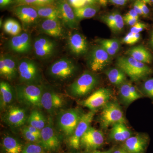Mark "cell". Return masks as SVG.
Segmentation results:
<instances>
[{
  "instance_id": "cell-1",
  "label": "cell",
  "mask_w": 153,
  "mask_h": 153,
  "mask_svg": "<svg viewBox=\"0 0 153 153\" xmlns=\"http://www.w3.org/2000/svg\"><path fill=\"white\" fill-rule=\"evenodd\" d=\"M116 65L135 82L147 78L153 73L152 68L130 56L118 57Z\"/></svg>"
},
{
  "instance_id": "cell-2",
  "label": "cell",
  "mask_w": 153,
  "mask_h": 153,
  "mask_svg": "<svg viewBox=\"0 0 153 153\" xmlns=\"http://www.w3.org/2000/svg\"><path fill=\"white\" fill-rule=\"evenodd\" d=\"M44 88L39 84H23L16 88L17 98L20 103L27 106L41 108Z\"/></svg>"
},
{
  "instance_id": "cell-3",
  "label": "cell",
  "mask_w": 153,
  "mask_h": 153,
  "mask_svg": "<svg viewBox=\"0 0 153 153\" xmlns=\"http://www.w3.org/2000/svg\"><path fill=\"white\" fill-rule=\"evenodd\" d=\"M78 108L62 111L57 115V127L65 135L70 137L74 132L82 114Z\"/></svg>"
},
{
  "instance_id": "cell-4",
  "label": "cell",
  "mask_w": 153,
  "mask_h": 153,
  "mask_svg": "<svg viewBox=\"0 0 153 153\" xmlns=\"http://www.w3.org/2000/svg\"><path fill=\"white\" fill-rule=\"evenodd\" d=\"M98 82V78L93 73L85 71L71 83L68 90L74 97H82L91 92Z\"/></svg>"
},
{
  "instance_id": "cell-5",
  "label": "cell",
  "mask_w": 153,
  "mask_h": 153,
  "mask_svg": "<svg viewBox=\"0 0 153 153\" xmlns=\"http://www.w3.org/2000/svg\"><path fill=\"white\" fill-rule=\"evenodd\" d=\"M18 74L23 84H39L41 79L38 65L33 60L22 59L18 63Z\"/></svg>"
},
{
  "instance_id": "cell-6",
  "label": "cell",
  "mask_w": 153,
  "mask_h": 153,
  "mask_svg": "<svg viewBox=\"0 0 153 153\" xmlns=\"http://www.w3.org/2000/svg\"><path fill=\"white\" fill-rule=\"evenodd\" d=\"M99 122L103 128H108L118 123H125L123 111L119 104L116 102H108L103 107Z\"/></svg>"
},
{
  "instance_id": "cell-7",
  "label": "cell",
  "mask_w": 153,
  "mask_h": 153,
  "mask_svg": "<svg viewBox=\"0 0 153 153\" xmlns=\"http://www.w3.org/2000/svg\"><path fill=\"white\" fill-rule=\"evenodd\" d=\"M76 67L74 62L67 58L56 60L50 66L48 73L52 78L60 80H67L75 74Z\"/></svg>"
},
{
  "instance_id": "cell-8",
  "label": "cell",
  "mask_w": 153,
  "mask_h": 153,
  "mask_svg": "<svg viewBox=\"0 0 153 153\" xmlns=\"http://www.w3.org/2000/svg\"><path fill=\"white\" fill-rule=\"evenodd\" d=\"M110 55L100 46L94 47L88 58V65L94 72L102 71L110 63Z\"/></svg>"
},
{
  "instance_id": "cell-9",
  "label": "cell",
  "mask_w": 153,
  "mask_h": 153,
  "mask_svg": "<svg viewBox=\"0 0 153 153\" xmlns=\"http://www.w3.org/2000/svg\"><path fill=\"white\" fill-rule=\"evenodd\" d=\"M94 115V111H92L82 114L74 132L68 139V142L71 147L75 149H79L81 137L90 127Z\"/></svg>"
},
{
  "instance_id": "cell-10",
  "label": "cell",
  "mask_w": 153,
  "mask_h": 153,
  "mask_svg": "<svg viewBox=\"0 0 153 153\" xmlns=\"http://www.w3.org/2000/svg\"><path fill=\"white\" fill-rule=\"evenodd\" d=\"M112 95V91L108 88H101L96 91L84 100L80 102L82 106L92 111L103 107L108 102Z\"/></svg>"
},
{
  "instance_id": "cell-11",
  "label": "cell",
  "mask_w": 153,
  "mask_h": 153,
  "mask_svg": "<svg viewBox=\"0 0 153 153\" xmlns=\"http://www.w3.org/2000/svg\"><path fill=\"white\" fill-rule=\"evenodd\" d=\"M3 115V119L8 125L17 128L25 124L28 120L26 110L16 105H9Z\"/></svg>"
},
{
  "instance_id": "cell-12",
  "label": "cell",
  "mask_w": 153,
  "mask_h": 153,
  "mask_svg": "<svg viewBox=\"0 0 153 153\" xmlns=\"http://www.w3.org/2000/svg\"><path fill=\"white\" fill-rule=\"evenodd\" d=\"M59 19L67 27L75 30L78 27V20L76 19L74 9L67 0H59L57 4Z\"/></svg>"
},
{
  "instance_id": "cell-13",
  "label": "cell",
  "mask_w": 153,
  "mask_h": 153,
  "mask_svg": "<svg viewBox=\"0 0 153 153\" xmlns=\"http://www.w3.org/2000/svg\"><path fill=\"white\" fill-rule=\"evenodd\" d=\"M40 142L43 148L48 151L56 150L60 146V138L51 121L41 131Z\"/></svg>"
},
{
  "instance_id": "cell-14",
  "label": "cell",
  "mask_w": 153,
  "mask_h": 153,
  "mask_svg": "<svg viewBox=\"0 0 153 153\" xmlns=\"http://www.w3.org/2000/svg\"><path fill=\"white\" fill-rule=\"evenodd\" d=\"M104 137L102 132L89 127L80 140V146L89 150H95L103 144Z\"/></svg>"
},
{
  "instance_id": "cell-15",
  "label": "cell",
  "mask_w": 153,
  "mask_h": 153,
  "mask_svg": "<svg viewBox=\"0 0 153 153\" xmlns=\"http://www.w3.org/2000/svg\"><path fill=\"white\" fill-rule=\"evenodd\" d=\"M149 140L148 135L139 134L130 137L125 141L123 148L129 153H145Z\"/></svg>"
},
{
  "instance_id": "cell-16",
  "label": "cell",
  "mask_w": 153,
  "mask_h": 153,
  "mask_svg": "<svg viewBox=\"0 0 153 153\" xmlns=\"http://www.w3.org/2000/svg\"><path fill=\"white\" fill-rule=\"evenodd\" d=\"M42 107L50 113H53L63 106L64 100L63 97L53 91L44 88L41 100Z\"/></svg>"
},
{
  "instance_id": "cell-17",
  "label": "cell",
  "mask_w": 153,
  "mask_h": 153,
  "mask_svg": "<svg viewBox=\"0 0 153 153\" xmlns=\"http://www.w3.org/2000/svg\"><path fill=\"white\" fill-rule=\"evenodd\" d=\"M33 48L37 57L40 59H47L52 56L55 52L56 44L49 38L39 37L35 39Z\"/></svg>"
},
{
  "instance_id": "cell-18",
  "label": "cell",
  "mask_w": 153,
  "mask_h": 153,
  "mask_svg": "<svg viewBox=\"0 0 153 153\" xmlns=\"http://www.w3.org/2000/svg\"><path fill=\"white\" fill-rule=\"evenodd\" d=\"M18 74V63L9 55H2L0 58V74L7 80L15 79Z\"/></svg>"
},
{
  "instance_id": "cell-19",
  "label": "cell",
  "mask_w": 153,
  "mask_h": 153,
  "mask_svg": "<svg viewBox=\"0 0 153 153\" xmlns=\"http://www.w3.org/2000/svg\"><path fill=\"white\" fill-rule=\"evenodd\" d=\"M68 45L71 53L76 56L84 55L88 50V44L86 38L78 33H73L69 35Z\"/></svg>"
},
{
  "instance_id": "cell-20",
  "label": "cell",
  "mask_w": 153,
  "mask_h": 153,
  "mask_svg": "<svg viewBox=\"0 0 153 153\" xmlns=\"http://www.w3.org/2000/svg\"><path fill=\"white\" fill-rule=\"evenodd\" d=\"M14 13L25 26L36 24L40 17L34 7L27 5H20L16 7Z\"/></svg>"
},
{
  "instance_id": "cell-21",
  "label": "cell",
  "mask_w": 153,
  "mask_h": 153,
  "mask_svg": "<svg viewBox=\"0 0 153 153\" xmlns=\"http://www.w3.org/2000/svg\"><path fill=\"white\" fill-rule=\"evenodd\" d=\"M10 49L16 52L25 53L29 52L31 48V38L26 33L14 36L9 41Z\"/></svg>"
},
{
  "instance_id": "cell-22",
  "label": "cell",
  "mask_w": 153,
  "mask_h": 153,
  "mask_svg": "<svg viewBox=\"0 0 153 153\" xmlns=\"http://www.w3.org/2000/svg\"><path fill=\"white\" fill-rule=\"evenodd\" d=\"M41 31L48 36L60 38L63 36V30L59 20L46 19L41 23Z\"/></svg>"
},
{
  "instance_id": "cell-23",
  "label": "cell",
  "mask_w": 153,
  "mask_h": 153,
  "mask_svg": "<svg viewBox=\"0 0 153 153\" xmlns=\"http://www.w3.org/2000/svg\"><path fill=\"white\" fill-rule=\"evenodd\" d=\"M131 132L125 123H118L112 126L109 133L111 139L117 142H125L131 137Z\"/></svg>"
},
{
  "instance_id": "cell-24",
  "label": "cell",
  "mask_w": 153,
  "mask_h": 153,
  "mask_svg": "<svg viewBox=\"0 0 153 153\" xmlns=\"http://www.w3.org/2000/svg\"><path fill=\"white\" fill-rule=\"evenodd\" d=\"M127 54L138 61L146 64H151L153 61V56L150 52L141 45L129 49Z\"/></svg>"
},
{
  "instance_id": "cell-25",
  "label": "cell",
  "mask_w": 153,
  "mask_h": 153,
  "mask_svg": "<svg viewBox=\"0 0 153 153\" xmlns=\"http://www.w3.org/2000/svg\"><path fill=\"white\" fill-rule=\"evenodd\" d=\"M14 91L10 84L5 81L0 83V105L1 109H5L10 105L14 99Z\"/></svg>"
},
{
  "instance_id": "cell-26",
  "label": "cell",
  "mask_w": 153,
  "mask_h": 153,
  "mask_svg": "<svg viewBox=\"0 0 153 153\" xmlns=\"http://www.w3.org/2000/svg\"><path fill=\"white\" fill-rule=\"evenodd\" d=\"M2 146L5 153H22L23 145L16 139L10 136L4 137Z\"/></svg>"
},
{
  "instance_id": "cell-27",
  "label": "cell",
  "mask_w": 153,
  "mask_h": 153,
  "mask_svg": "<svg viewBox=\"0 0 153 153\" xmlns=\"http://www.w3.org/2000/svg\"><path fill=\"white\" fill-rule=\"evenodd\" d=\"M105 74L110 82L115 85L120 86L126 81V74L119 68H110Z\"/></svg>"
},
{
  "instance_id": "cell-28",
  "label": "cell",
  "mask_w": 153,
  "mask_h": 153,
  "mask_svg": "<svg viewBox=\"0 0 153 153\" xmlns=\"http://www.w3.org/2000/svg\"><path fill=\"white\" fill-rule=\"evenodd\" d=\"M98 10V7L95 4L88 5L74 9V13L78 20L92 18L95 16Z\"/></svg>"
},
{
  "instance_id": "cell-29",
  "label": "cell",
  "mask_w": 153,
  "mask_h": 153,
  "mask_svg": "<svg viewBox=\"0 0 153 153\" xmlns=\"http://www.w3.org/2000/svg\"><path fill=\"white\" fill-rule=\"evenodd\" d=\"M27 122L29 125L35 127L41 131L47 124L44 115L37 110H34L31 113L28 117Z\"/></svg>"
},
{
  "instance_id": "cell-30",
  "label": "cell",
  "mask_w": 153,
  "mask_h": 153,
  "mask_svg": "<svg viewBox=\"0 0 153 153\" xmlns=\"http://www.w3.org/2000/svg\"><path fill=\"white\" fill-rule=\"evenodd\" d=\"M49 5L35 7H34L38 12L40 17L48 19L60 20L56 7Z\"/></svg>"
},
{
  "instance_id": "cell-31",
  "label": "cell",
  "mask_w": 153,
  "mask_h": 153,
  "mask_svg": "<svg viewBox=\"0 0 153 153\" xmlns=\"http://www.w3.org/2000/svg\"><path fill=\"white\" fill-rule=\"evenodd\" d=\"M131 82L126 81L120 86V95L122 100L126 105L130 104L133 102L131 93Z\"/></svg>"
},
{
  "instance_id": "cell-32",
  "label": "cell",
  "mask_w": 153,
  "mask_h": 153,
  "mask_svg": "<svg viewBox=\"0 0 153 153\" xmlns=\"http://www.w3.org/2000/svg\"><path fill=\"white\" fill-rule=\"evenodd\" d=\"M114 21L110 29L113 33H119L123 30L124 26L125 23L123 18L118 12H114Z\"/></svg>"
},
{
  "instance_id": "cell-33",
  "label": "cell",
  "mask_w": 153,
  "mask_h": 153,
  "mask_svg": "<svg viewBox=\"0 0 153 153\" xmlns=\"http://www.w3.org/2000/svg\"><path fill=\"white\" fill-rule=\"evenodd\" d=\"M142 88L145 95L149 97L153 101V78L146 80L143 84Z\"/></svg>"
},
{
  "instance_id": "cell-34",
  "label": "cell",
  "mask_w": 153,
  "mask_h": 153,
  "mask_svg": "<svg viewBox=\"0 0 153 153\" xmlns=\"http://www.w3.org/2000/svg\"><path fill=\"white\" fill-rule=\"evenodd\" d=\"M70 5L74 8H78L88 5L95 4L96 0H67Z\"/></svg>"
},
{
  "instance_id": "cell-35",
  "label": "cell",
  "mask_w": 153,
  "mask_h": 153,
  "mask_svg": "<svg viewBox=\"0 0 153 153\" xmlns=\"http://www.w3.org/2000/svg\"><path fill=\"white\" fill-rule=\"evenodd\" d=\"M44 149L41 145L29 144L23 148L22 153H44Z\"/></svg>"
},
{
  "instance_id": "cell-36",
  "label": "cell",
  "mask_w": 153,
  "mask_h": 153,
  "mask_svg": "<svg viewBox=\"0 0 153 153\" xmlns=\"http://www.w3.org/2000/svg\"><path fill=\"white\" fill-rule=\"evenodd\" d=\"M22 133L25 139L30 142H37L40 141L41 138L30 132L26 127L23 128Z\"/></svg>"
},
{
  "instance_id": "cell-37",
  "label": "cell",
  "mask_w": 153,
  "mask_h": 153,
  "mask_svg": "<svg viewBox=\"0 0 153 153\" xmlns=\"http://www.w3.org/2000/svg\"><path fill=\"white\" fill-rule=\"evenodd\" d=\"M97 42L99 44L100 46L102 47L110 56H114L117 53L115 50L111 48L108 44L105 43L103 41V39H97Z\"/></svg>"
},
{
  "instance_id": "cell-38",
  "label": "cell",
  "mask_w": 153,
  "mask_h": 153,
  "mask_svg": "<svg viewBox=\"0 0 153 153\" xmlns=\"http://www.w3.org/2000/svg\"><path fill=\"white\" fill-rule=\"evenodd\" d=\"M103 40L117 52L119 51L120 47V43L117 39H103Z\"/></svg>"
},
{
  "instance_id": "cell-39",
  "label": "cell",
  "mask_w": 153,
  "mask_h": 153,
  "mask_svg": "<svg viewBox=\"0 0 153 153\" xmlns=\"http://www.w3.org/2000/svg\"><path fill=\"white\" fill-rule=\"evenodd\" d=\"M147 25L144 23L138 22L134 25L131 27L130 32L134 34L140 33L147 28Z\"/></svg>"
},
{
  "instance_id": "cell-40",
  "label": "cell",
  "mask_w": 153,
  "mask_h": 153,
  "mask_svg": "<svg viewBox=\"0 0 153 153\" xmlns=\"http://www.w3.org/2000/svg\"><path fill=\"white\" fill-rule=\"evenodd\" d=\"M102 20L110 29L113 25L114 21V13L103 16L102 18Z\"/></svg>"
},
{
  "instance_id": "cell-41",
  "label": "cell",
  "mask_w": 153,
  "mask_h": 153,
  "mask_svg": "<svg viewBox=\"0 0 153 153\" xmlns=\"http://www.w3.org/2000/svg\"><path fill=\"white\" fill-rule=\"evenodd\" d=\"M15 21L14 19H9L5 22L4 25V30L6 33L10 35Z\"/></svg>"
},
{
  "instance_id": "cell-42",
  "label": "cell",
  "mask_w": 153,
  "mask_h": 153,
  "mask_svg": "<svg viewBox=\"0 0 153 153\" xmlns=\"http://www.w3.org/2000/svg\"><path fill=\"white\" fill-rule=\"evenodd\" d=\"M130 91L133 101H135L142 97V96L138 93L136 88L133 86L131 83L130 86Z\"/></svg>"
},
{
  "instance_id": "cell-43",
  "label": "cell",
  "mask_w": 153,
  "mask_h": 153,
  "mask_svg": "<svg viewBox=\"0 0 153 153\" xmlns=\"http://www.w3.org/2000/svg\"><path fill=\"white\" fill-rule=\"evenodd\" d=\"M21 31H22V28H21V25L19 24V22H17V21H15L10 35L14 36H18L20 34Z\"/></svg>"
},
{
  "instance_id": "cell-44",
  "label": "cell",
  "mask_w": 153,
  "mask_h": 153,
  "mask_svg": "<svg viewBox=\"0 0 153 153\" xmlns=\"http://www.w3.org/2000/svg\"><path fill=\"white\" fill-rule=\"evenodd\" d=\"M134 34L130 32L123 38L122 42L124 44L128 45H133V38Z\"/></svg>"
},
{
  "instance_id": "cell-45",
  "label": "cell",
  "mask_w": 153,
  "mask_h": 153,
  "mask_svg": "<svg viewBox=\"0 0 153 153\" xmlns=\"http://www.w3.org/2000/svg\"><path fill=\"white\" fill-rule=\"evenodd\" d=\"M124 21V23L128 26H133L135 25L136 23L138 22V19L136 18H126V17H123Z\"/></svg>"
},
{
  "instance_id": "cell-46",
  "label": "cell",
  "mask_w": 153,
  "mask_h": 153,
  "mask_svg": "<svg viewBox=\"0 0 153 153\" xmlns=\"http://www.w3.org/2000/svg\"><path fill=\"white\" fill-rule=\"evenodd\" d=\"M140 4L141 8L142 11L143 16H147L149 13V10L146 4H145L141 0L140 1Z\"/></svg>"
},
{
  "instance_id": "cell-47",
  "label": "cell",
  "mask_w": 153,
  "mask_h": 153,
  "mask_svg": "<svg viewBox=\"0 0 153 153\" xmlns=\"http://www.w3.org/2000/svg\"><path fill=\"white\" fill-rule=\"evenodd\" d=\"M140 0H136L135 1L134 4L133 9L139 15H143L142 11L141 8L140 4Z\"/></svg>"
},
{
  "instance_id": "cell-48",
  "label": "cell",
  "mask_w": 153,
  "mask_h": 153,
  "mask_svg": "<svg viewBox=\"0 0 153 153\" xmlns=\"http://www.w3.org/2000/svg\"><path fill=\"white\" fill-rule=\"evenodd\" d=\"M54 1L55 0H38L36 5L34 7L49 5Z\"/></svg>"
},
{
  "instance_id": "cell-49",
  "label": "cell",
  "mask_w": 153,
  "mask_h": 153,
  "mask_svg": "<svg viewBox=\"0 0 153 153\" xmlns=\"http://www.w3.org/2000/svg\"><path fill=\"white\" fill-rule=\"evenodd\" d=\"M29 130L30 132L40 137L41 138V131L38 129L36 128L35 127L29 125L28 126L26 127Z\"/></svg>"
},
{
  "instance_id": "cell-50",
  "label": "cell",
  "mask_w": 153,
  "mask_h": 153,
  "mask_svg": "<svg viewBox=\"0 0 153 153\" xmlns=\"http://www.w3.org/2000/svg\"><path fill=\"white\" fill-rule=\"evenodd\" d=\"M38 0H22L19 4L20 5H27L35 6Z\"/></svg>"
},
{
  "instance_id": "cell-51",
  "label": "cell",
  "mask_w": 153,
  "mask_h": 153,
  "mask_svg": "<svg viewBox=\"0 0 153 153\" xmlns=\"http://www.w3.org/2000/svg\"><path fill=\"white\" fill-rule=\"evenodd\" d=\"M124 17L129 18H136V19H139L138 14L137 13L134 9L130 10Z\"/></svg>"
},
{
  "instance_id": "cell-52",
  "label": "cell",
  "mask_w": 153,
  "mask_h": 153,
  "mask_svg": "<svg viewBox=\"0 0 153 153\" xmlns=\"http://www.w3.org/2000/svg\"><path fill=\"white\" fill-rule=\"evenodd\" d=\"M109 1L112 4L120 6L124 5L126 2L125 0H109Z\"/></svg>"
},
{
  "instance_id": "cell-53",
  "label": "cell",
  "mask_w": 153,
  "mask_h": 153,
  "mask_svg": "<svg viewBox=\"0 0 153 153\" xmlns=\"http://www.w3.org/2000/svg\"><path fill=\"white\" fill-rule=\"evenodd\" d=\"M140 38L141 36L140 33L134 34L133 38V45L136 44L138 41H139Z\"/></svg>"
},
{
  "instance_id": "cell-54",
  "label": "cell",
  "mask_w": 153,
  "mask_h": 153,
  "mask_svg": "<svg viewBox=\"0 0 153 153\" xmlns=\"http://www.w3.org/2000/svg\"><path fill=\"white\" fill-rule=\"evenodd\" d=\"M12 0H0V6L1 7L8 5L12 1Z\"/></svg>"
},
{
  "instance_id": "cell-55",
  "label": "cell",
  "mask_w": 153,
  "mask_h": 153,
  "mask_svg": "<svg viewBox=\"0 0 153 153\" xmlns=\"http://www.w3.org/2000/svg\"><path fill=\"white\" fill-rule=\"evenodd\" d=\"M112 153H129L123 148H120L114 150Z\"/></svg>"
},
{
  "instance_id": "cell-56",
  "label": "cell",
  "mask_w": 153,
  "mask_h": 153,
  "mask_svg": "<svg viewBox=\"0 0 153 153\" xmlns=\"http://www.w3.org/2000/svg\"><path fill=\"white\" fill-rule=\"evenodd\" d=\"M96 1L100 5L103 7H106L107 4L108 0H96Z\"/></svg>"
},
{
  "instance_id": "cell-57",
  "label": "cell",
  "mask_w": 153,
  "mask_h": 153,
  "mask_svg": "<svg viewBox=\"0 0 153 153\" xmlns=\"http://www.w3.org/2000/svg\"><path fill=\"white\" fill-rule=\"evenodd\" d=\"M113 151L114 150L113 149H110L108 151H105V152H100V151L94 150L91 153H112Z\"/></svg>"
},
{
  "instance_id": "cell-58",
  "label": "cell",
  "mask_w": 153,
  "mask_h": 153,
  "mask_svg": "<svg viewBox=\"0 0 153 153\" xmlns=\"http://www.w3.org/2000/svg\"><path fill=\"white\" fill-rule=\"evenodd\" d=\"M150 43L151 46H152L153 49V31H152V34H151L150 41Z\"/></svg>"
},
{
  "instance_id": "cell-59",
  "label": "cell",
  "mask_w": 153,
  "mask_h": 153,
  "mask_svg": "<svg viewBox=\"0 0 153 153\" xmlns=\"http://www.w3.org/2000/svg\"><path fill=\"white\" fill-rule=\"evenodd\" d=\"M141 1L146 4H150V3L152 2L151 0H141Z\"/></svg>"
},
{
  "instance_id": "cell-60",
  "label": "cell",
  "mask_w": 153,
  "mask_h": 153,
  "mask_svg": "<svg viewBox=\"0 0 153 153\" xmlns=\"http://www.w3.org/2000/svg\"><path fill=\"white\" fill-rule=\"evenodd\" d=\"M22 1V0H16L17 2L18 3V4H19V3H20V2L21 1Z\"/></svg>"
},
{
  "instance_id": "cell-61",
  "label": "cell",
  "mask_w": 153,
  "mask_h": 153,
  "mask_svg": "<svg viewBox=\"0 0 153 153\" xmlns=\"http://www.w3.org/2000/svg\"><path fill=\"white\" fill-rule=\"evenodd\" d=\"M125 1H129V0H125Z\"/></svg>"
},
{
  "instance_id": "cell-62",
  "label": "cell",
  "mask_w": 153,
  "mask_h": 153,
  "mask_svg": "<svg viewBox=\"0 0 153 153\" xmlns=\"http://www.w3.org/2000/svg\"><path fill=\"white\" fill-rule=\"evenodd\" d=\"M151 1H152V2L153 3V0H151Z\"/></svg>"
},
{
  "instance_id": "cell-63",
  "label": "cell",
  "mask_w": 153,
  "mask_h": 153,
  "mask_svg": "<svg viewBox=\"0 0 153 153\" xmlns=\"http://www.w3.org/2000/svg\"></svg>"
}]
</instances>
